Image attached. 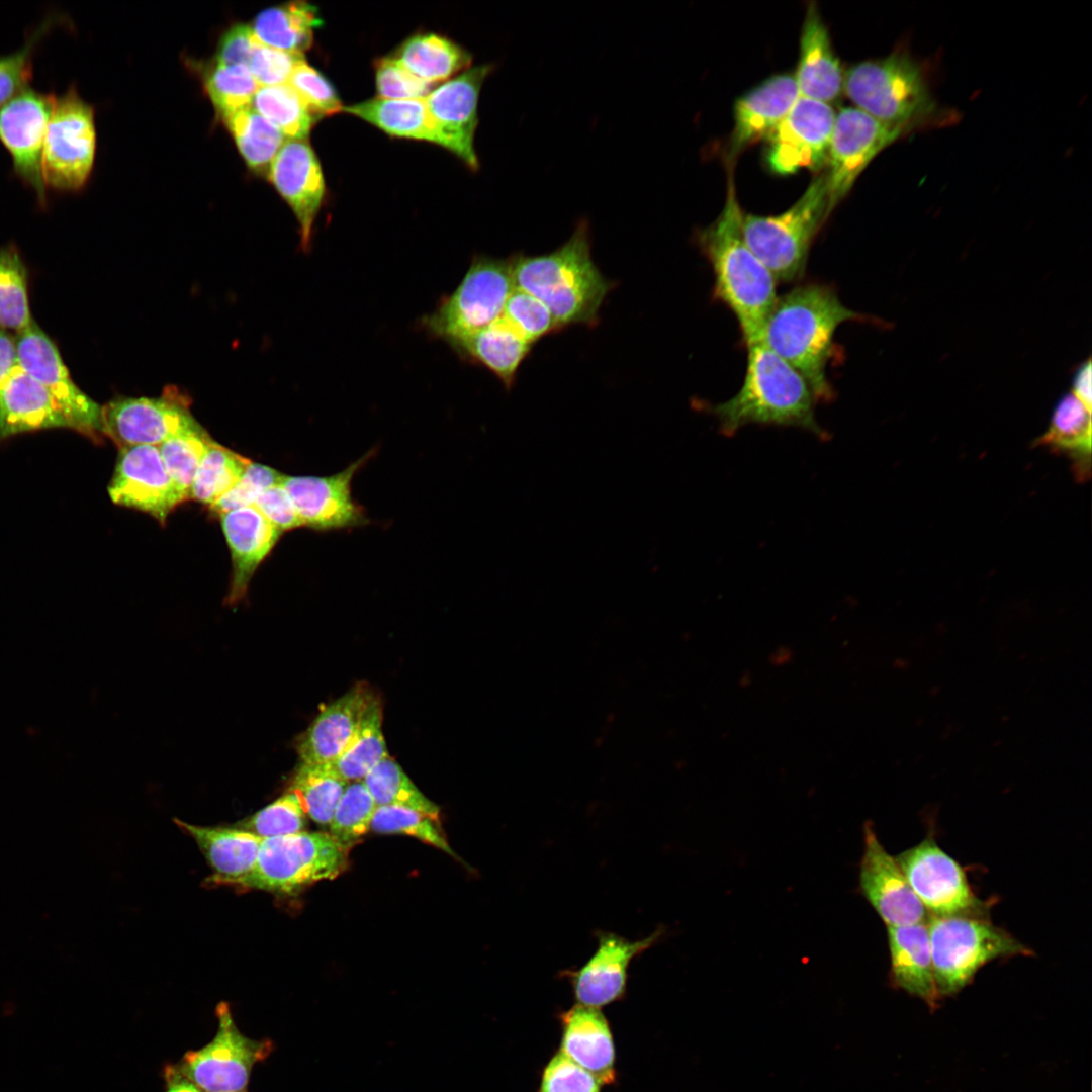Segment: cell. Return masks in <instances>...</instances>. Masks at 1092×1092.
I'll list each match as a JSON object with an SVG mask.
<instances>
[{
    "instance_id": "8d00e7d4",
    "label": "cell",
    "mask_w": 1092,
    "mask_h": 1092,
    "mask_svg": "<svg viewBox=\"0 0 1092 1092\" xmlns=\"http://www.w3.org/2000/svg\"><path fill=\"white\" fill-rule=\"evenodd\" d=\"M228 130L250 170L267 176L285 136L252 106L223 118Z\"/></svg>"
},
{
    "instance_id": "7c38bea8",
    "label": "cell",
    "mask_w": 1092,
    "mask_h": 1092,
    "mask_svg": "<svg viewBox=\"0 0 1092 1092\" xmlns=\"http://www.w3.org/2000/svg\"><path fill=\"white\" fill-rule=\"evenodd\" d=\"M218 1028L213 1039L188 1051L177 1064L180 1071L204 1092H240L248 1085L254 1065L273 1051L270 1039H252L234 1022L228 1003L216 1007Z\"/></svg>"
},
{
    "instance_id": "e7e4bbea",
    "label": "cell",
    "mask_w": 1092,
    "mask_h": 1092,
    "mask_svg": "<svg viewBox=\"0 0 1092 1092\" xmlns=\"http://www.w3.org/2000/svg\"><path fill=\"white\" fill-rule=\"evenodd\" d=\"M240 1092H246V1091L244 1090V1091H240Z\"/></svg>"
},
{
    "instance_id": "52a82bcc",
    "label": "cell",
    "mask_w": 1092,
    "mask_h": 1092,
    "mask_svg": "<svg viewBox=\"0 0 1092 1092\" xmlns=\"http://www.w3.org/2000/svg\"><path fill=\"white\" fill-rule=\"evenodd\" d=\"M927 926L939 997L961 991L982 967L994 960L1033 954L988 917L930 916Z\"/></svg>"
},
{
    "instance_id": "6da1fadb",
    "label": "cell",
    "mask_w": 1092,
    "mask_h": 1092,
    "mask_svg": "<svg viewBox=\"0 0 1092 1092\" xmlns=\"http://www.w3.org/2000/svg\"><path fill=\"white\" fill-rule=\"evenodd\" d=\"M850 321H875L848 308L832 285L798 284L778 296L763 330L764 343L807 382L816 401L834 397L827 376L837 329Z\"/></svg>"
},
{
    "instance_id": "ba28073f",
    "label": "cell",
    "mask_w": 1092,
    "mask_h": 1092,
    "mask_svg": "<svg viewBox=\"0 0 1092 1092\" xmlns=\"http://www.w3.org/2000/svg\"><path fill=\"white\" fill-rule=\"evenodd\" d=\"M352 847L331 833L306 832L263 839L253 870L234 885L292 895L333 880L348 867Z\"/></svg>"
},
{
    "instance_id": "ee69618b",
    "label": "cell",
    "mask_w": 1092,
    "mask_h": 1092,
    "mask_svg": "<svg viewBox=\"0 0 1092 1092\" xmlns=\"http://www.w3.org/2000/svg\"><path fill=\"white\" fill-rule=\"evenodd\" d=\"M32 323L24 263L15 247H2L0 248V327L20 332Z\"/></svg>"
},
{
    "instance_id": "d4e9b609",
    "label": "cell",
    "mask_w": 1092,
    "mask_h": 1092,
    "mask_svg": "<svg viewBox=\"0 0 1092 1092\" xmlns=\"http://www.w3.org/2000/svg\"><path fill=\"white\" fill-rule=\"evenodd\" d=\"M218 517L232 557L225 604L234 606L246 596L256 569L272 551L282 532L254 506L230 511Z\"/></svg>"
},
{
    "instance_id": "277c9868",
    "label": "cell",
    "mask_w": 1092,
    "mask_h": 1092,
    "mask_svg": "<svg viewBox=\"0 0 1092 1092\" xmlns=\"http://www.w3.org/2000/svg\"><path fill=\"white\" fill-rule=\"evenodd\" d=\"M747 363L735 395L711 406L720 431L731 436L749 424L796 427L826 439L815 416L817 402L805 379L762 339L745 344Z\"/></svg>"
},
{
    "instance_id": "f1b7e54d",
    "label": "cell",
    "mask_w": 1092,
    "mask_h": 1092,
    "mask_svg": "<svg viewBox=\"0 0 1092 1092\" xmlns=\"http://www.w3.org/2000/svg\"><path fill=\"white\" fill-rule=\"evenodd\" d=\"M927 922L887 927L890 981L893 986L918 997L933 1008L939 995L935 986Z\"/></svg>"
},
{
    "instance_id": "681fc988",
    "label": "cell",
    "mask_w": 1092,
    "mask_h": 1092,
    "mask_svg": "<svg viewBox=\"0 0 1092 1092\" xmlns=\"http://www.w3.org/2000/svg\"><path fill=\"white\" fill-rule=\"evenodd\" d=\"M58 17H47L26 38L25 43L7 55H0V107L21 90L29 86L33 75V57L46 34L58 22Z\"/></svg>"
},
{
    "instance_id": "4fadbf2b",
    "label": "cell",
    "mask_w": 1092,
    "mask_h": 1092,
    "mask_svg": "<svg viewBox=\"0 0 1092 1092\" xmlns=\"http://www.w3.org/2000/svg\"><path fill=\"white\" fill-rule=\"evenodd\" d=\"M191 399L177 386L168 385L156 397H116L102 406V434L118 449L159 446L195 426Z\"/></svg>"
},
{
    "instance_id": "e0dca14e",
    "label": "cell",
    "mask_w": 1092,
    "mask_h": 1092,
    "mask_svg": "<svg viewBox=\"0 0 1092 1092\" xmlns=\"http://www.w3.org/2000/svg\"><path fill=\"white\" fill-rule=\"evenodd\" d=\"M56 96L30 86L0 107V142L12 159L15 175L47 203L42 153Z\"/></svg>"
},
{
    "instance_id": "9a60e30c",
    "label": "cell",
    "mask_w": 1092,
    "mask_h": 1092,
    "mask_svg": "<svg viewBox=\"0 0 1092 1092\" xmlns=\"http://www.w3.org/2000/svg\"><path fill=\"white\" fill-rule=\"evenodd\" d=\"M903 133L854 106L836 113L823 171L830 214L874 158Z\"/></svg>"
},
{
    "instance_id": "4316f807",
    "label": "cell",
    "mask_w": 1092,
    "mask_h": 1092,
    "mask_svg": "<svg viewBox=\"0 0 1092 1092\" xmlns=\"http://www.w3.org/2000/svg\"><path fill=\"white\" fill-rule=\"evenodd\" d=\"M559 1052L595 1075L603 1085L615 1084V1043L603 1012L576 1003L559 1014Z\"/></svg>"
},
{
    "instance_id": "74e56055",
    "label": "cell",
    "mask_w": 1092,
    "mask_h": 1092,
    "mask_svg": "<svg viewBox=\"0 0 1092 1092\" xmlns=\"http://www.w3.org/2000/svg\"><path fill=\"white\" fill-rule=\"evenodd\" d=\"M381 703L374 695L369 700L359 728L342 755L330 765L347 782L363 780L385 756Z\"/></svg>"
},
{
    "instance_id": "8fae6325",
    "label": "cell",
    "mask_w": 1092,
    "mask_h": 1092,
    "mask_svg": "<svg viewBox=\"0 0 1092 1092\" xmlns=\"http://www.w3.org/2000/svg\"><path fill=\"white\" fill-rule=\"evenodd\" d=\"M895 858L929 916L988 917V904L975 894L963 867L932 833Z\"/></svg>"
},
{
    "instance_id": "5b68a950",
    "label": "cell",
    "mask_w": 1092,
    "mask_h": 1092,
    "mask_svg": "<svg viewBox=\"0 0 1092 1092\" xmlns=\"http://www.w3.org/2000/svg\"><path fill=\"white\" fill-rule=\"evenodd\" d=\"M843 92L854 107L903 132L936 112L922 67L906 51L851 66L844 72Z\"/></svg>"
},
{
    "instance_id": "5bb4252c",
    "label": "cell",
    "mask_w": 1092,
    "mask_h": 1092,
    "mask_svg": "<svg viewBox=\"0 0 1092 1092\" xmlns=\"http://www.w3.org/2000/svg\"><path fill=\"white\" fill-rule=\"evenodd\" d=\"M15 340L20 368L46 388L71 429L101 442L102 406L75 384L53 341L35 323L18 332Z\"/></svg>"
},
{
    "instance_id": "9c48e42d",
    "label": "cell",
    "mask_w": 1092,
    "mask_h": 1092,
    "mask_svg": "<svg viewBox=\"0 0 1092 1092\" xmlns=\"http://www.w3.org/2000/svg\"><path fill=\"white\" fill-rule=\"evenodd\" d=\"M514 288L510 258L475 255L457 287L420 325L450 346L500 317Z\"/></svg>"
},
{
    "instance_id": "db71d44e",
    "label": "cell",
    "mask_w": 1092,
    "mask_h": 1092,
    "mask_svg": "<svg viewBox=\"0 0 1092 1092\" xmlns=\"http://www.w3.org/2000/svg\"><path fill=\"white\" fill-rule=\"evenodd\" d=\"M603 1086L595 1075L558 1051L543 1068L538 1092H601Z\"/></svg>"
},
{
    "instance_id": "836d02e7",
    "label": "cell",
    "mask_w": 1092,
    "mask_h": 1092,
    "mask_svg": "<svg viewBox=\"0 0 1092 1092\" xmlns=\"http://www.w3.org/2000/svg\"><path fill=\"white\" fill-rule=\"evenodd\" d=\"M1037 445L1064 453L1074 462L1076 476L1084 480L1090 476L1091 411L1072 392L1062 396L1054 408L1046 432Z\"/></svg>"
},
{
    "instance_id": "f35d334b",
    "label": "cell",
    "mask_w": 1092,
    "mask_h": 1092,
    "mask_svg": "<svg viewBox=\"0 0 1092 1092\" xmlns=\"http://www.w3.org/2000/svg\"><path fill=\"white\" fill-rule=\"evenodd\" d=\"M348 783L330 764L300 762L290 790L298 796L308 818L329 825Z\"/></svg>"
},
{
    "instance_id": "680465c9",
    "label": "cell",
    "mask_w": 1092,
    "mask_h": 1092,
    "mask_svg": "<svg viewBox=\"0 0 1092 1092\" xmlns=\"http://www.w3.org/2000/svg\"><path fill=\"white\" fill-rule=\"evenodd\" d=\"M253 43L254 36L250 25L243 23L233 25L219 39L214 64L248 66Z\"/></svg>"
},
{
    "instance_id": "816d5d0a",
    "label": "cell",
    "mask_w": 1092,
    "mask_h": 1092,
    "mask_svg": "<svg viewBox=\"0 0 1092 1092\" xmlns=\"http://www.w3.org/2000/svg\"><path fill=\"white\" fill-rule=\"evenodd\" d=\"M309 111L318 119L342 111L343 106L332 84L305 60L293 69L287 82Z\"/></svg>"
},
{
    "instance_id": "d6a6232c",
    "label": "cell",
    "mask_w": 1092,
    "mask_h": 1092,
    "mask_svg": "<svg viewBox=\"0 0 1092 1092\" xmlns=\"http://www.w3.org/2000/svg\"><path fill=\"white\" fill-rule=\"evenodd\" d=\"M322 23L316 8L305 1L287 2L261 11L250 25L254 38L277 50L303 54Z\"/></svg>"
},
{
    "instance_id": "f907efd6",
    "label": "cell",
    "mask_w": 1092,
    "mask_h": 1092,
    "mask_svg": "<svg viewBox=\"0 0 1092 1092\" xmlns=\"http://www.w3.org/2000/svg\"><path fill=\"white\" fill-rule=\"evenodd\" d=\"M502 316L527 341L534 344L562 331L550 310L536 297L514 288Z\"/></svg>"
},
{
    "instance_id": "484cf974",
    "label": "cell",
    "mask_w": 1092,
    "mask_h": 1092,
    "mask_svg": "<svg viewBox=\"0 0 1092 1092\" xmlns=\"http://www.w3.org/2000/svg\"><path fill=\"white\" fill-rule=\"evenodd\" d=\"M372 696L366 686L358 685L323 709L296 743L301 762L336 761L353 740Z\"/></svg>"
},
{
    "instance_id": "b9f144b4",
    "label": "cell",
    "mask_w": 1092,
    "mask_h": 1092,
    "mask_svg": "<svg viewBox=\"0 0 1092 1092\" xmlns=\"http://www.w3.org/2000/svg\"><path fill=\"white\" fill-rule=\"evenodd\" d=\"M252 107L288 139H307L318 120L288 83L260 86Z\"/></svg>"
},
{
    "instance_id": "c3c4849f",
    "label": "cell",
    "mask_w": 1092,
    "mask_h": 1092,
    "mask_svg": "<svg viewBox=\"0 0 1092 1092\" xmlns=\"http://www.w3.org/2000/svg\"><path fill=\"white\" fill-rule=\"evenodd\" d=\"M306 817L298 796L289 789L236 826L262 839H268L304 831Z\"/></svg>"
},
{
    "instance_id": "bcb514c9",
    "label": "cell",
    "mask_w": 1092,
    "mask_h": 1092,
    "mask_svg": "<svg viewBox=\"0 0 1092 1092\" xmlns=\"http://www.w3.org/2000/svg\"><path fill=\"white\" fill-rule=\"evenodd\" d=\"M376 809L363 780L348 783L329 824L330 833L352 847L370 831Z\"/></svg>"
},
{
    "instance_id": "f546056e",
    "label": "cell",
    "mask_w": 1092,
    "mask_h": 1092,
    "mask_svg": "<svg viewBox=\"0 0 1092 1092\" xmlns=\"http://www.w3.org/2000/svg\"><path fill=\"white\" fill-rule=\"evenodd\" d=\"M55 428L71 429L46 388L19 368L0 388V442L17 434Z\"/></svg>"
},
{
    "instance_id": "3957f363",
    "label": "cell",
    "mask_w": 1092,
    "mask_h": 1092,
    "mask_svg": "<svg viewBox=\"0 0 1092 1092\" xmlns=\"http://www.w3.org/2000/svg\"><path fill=\"white\" fill-rule=\"evenodd\" d=\"M515 288L540 300L563 330L594 328L615 282L607 279L592 257L589 224L580 219L571 237L550 253L510 257Z\"/></svg>"
},
{
    "instance_id": "2e32d148",
    "label": "cell",
    "mask_w": 1092,
    "mask_h": 1092,
    "mask_svg": "<svg viewBox=\"0 0 1092 1092\" xmlns=\"http://www.w3.org/2000/svg\"><path fill=\"white\" fill-rule=\"evenodd\" d=\"M836 112L830 104L800 96L765 138V162L781 176L800 169L820 172L826 166Z\"/></svg>"
},
{
    "instance_id": "6125c7cd",
    "label": "cell",
    "mask_w": 1092,
    "mask_h": 1092,
    "mask_svg": "<svg viewBox=\"0 0 1092 1092\" xmlns=\"http://www.w3.org/2000/svg\"><path fill=\"white\" fill-rule=\"evenodd\" d=\"M163 1075L166 1092H204L197 1084L186 1077L177 1065H167Z\"/></svg>"
},
{
    "instance_id": "60d3db41",
    "label": "cell",
    "mask_w": 1092,
    "mask_h": 1092,
    "mask_svg": "<svg viewBox=\"0 0 1092 1092\" xmlns=\"http://www.w3.org/2000/svg\"><path fill=\"white\" fill-rule=\"evenodd\" d=\"M377 807L397 806L426 814L438 821L439 807L428 799L389 755L363 779Z\"/></svg>"
},
{
    "instance_id": "e575fe53",
    "label": "cell",
    "mask_w": 1092,
    "mask_h": 1092,
    "mask_svg": "<svg viewBox=\"0 0 1092 1092\" xmlns=\"http://www.w3.org/2000/svg\"><path fill=\"white\" fill-rule=\"evenodd\" d=\"M392 57L416 77L430 84L469 69L472 62V56L465 49L432 32L411 36Z\"/></svg>"
},
{
    "instance_id": "7bdbcfd3",
    "label": "cell",
    "mask_w": 1092,
    "mask_h": 1092,
    "mask_svg": "<svg viewBox=\"0 0 1092 1092\" xmlns=\"http://www.w3.org/2000/svg\"><path fill=\"white\" fill-rule=\"evenodd\" d=\"M211 441L198 423L158 446L166 470L183 503L189 500L195 474Z\"/></svg>"
},
{
    "instance_id": "ffe728a7",
    "label": "cell",
    "mask_w": 1092,
    "mask_h": 1092,
    "mask_svg": "<svg viewBox=\"0 0 1092 1092\" xmlns=\"http://www.w3.org/2000/svg\"><path fill=\"white\" fill-rule=\"evenodd\" d=\"M368 452L344 470L330 476H286L281 485L290 496L303 526L330 531L363 526L369 522L352 497L356 472L370 459Z\"/></svg>"
},
{
    "instance_id": "94428289",
    "label": "cell",
    "mask_w": 1092,
    "mask_h": 1092,
    "mask_svg": "<svg viewBox=\"0 0 1092 1092\" xmlns=\"http://www.w3.org/2000/svg\"><path fill=\"white\" fill-rule=\"evenodd\" d=\"M1091 365V360L1088 358L1077 368L1073 377L1072 391V393L1090 411L1092 404Z\"/></svg>"
},
{
    "instance_id": "f5cc1de1",
    "label": "cell",
    "mask_w": 1092,
    "mask_h": 1092,
    "mask_svg": "<svg viewBox=\"0 0 1092 1092\" xmlns=\"http://www.w3.org/2000/svg\"><path fill=\"white\" fill-rule=\"evenodd\" d=\"M283 476L269 466L252 462L238 483L209 509L219 516L230 511L253 506L263 491L281 483Z\"/></svg>"
},
{
    "instance_id": "7dc6e473",
    "label": "cell",
    "mask_w": 1092,
    "mask_h": 1092,
    "mask_svg": "<svg viewBox=\"0 0 1092 1092\" xmlns=\"http://www.w3.org/2000/svg\"><path fill=\"white\" fill-rule=\"evenodd\" d=\"M370 830L380 834L411 836L451 856H456L439 826H437V821L410 808L397 806L377 807Z\"/></svg>"
},
{
    "instance_id": "7402d4cb",
    "label": "cell",
    "mask_w": 1092,
    "mask_h": 1092,
    "mask_svg": "<svg viewBox=\"0 0 1092 1092\" xmlns=\"http://www.w3.org/2000/svg\"><path fill=\"white\" fill-rule=\"evenodd\" d=\"M108 493L114 504L147 513L161 524L183 503L159 447L152 445L119 449Z\"/></svg>"
},
{
    "instance_id": "11a10c76",
    "label": "cell",
    "mask_w": 1092,
    "mask_h": 1092,
    "mask_svg": "<svg viewBox=\"0 0 1092 1092\" xmlns=\"http://www.w3.org/2000/svg\"><path fill=\"white\" fill-rule=\"evenodd\" d=\"M375 81L379 98L420 99L430 93L432 84L416 77L392 56L375 61Z\"/></svg>"
},
{
    "instance_id": "cb8c5ba5",
    "label": "cell",
    "mask_w": 1092,
    "mask_h": 1092,
    "mask_svg": "<svg viewBox=\"0 0 1092 1092\" xmlns=\"http://www.w3.org/2000/svg\"><path fill=\"white\" fill-rule=\"evenodd\" d=\"M800 93L792 74L774 75L740 96L734 104V124L727 145V162L766 138L789 113Z\"/></svg>"
},
{
    "instance_id": "30bf717a",
    "label": "cell",
    "mask_w": 1092,
    "mask_h": 1092,
    "mask_svg": "<svg viewBox=\"0 0 1092 1092\" xmlns=\"http://www.w3.org/2000/svg\"><path fill=\"white\" fill-rule=\"evenodd\" d=\"M94 116V107L80 96L75 85L56 96L42 153L47 188L72 192L86 185L96 154Z\"/></svg>"
},
{
    "instance_id": "6f0895ef",
    "label": "cell",
    "mask_w": 1092,
    "mask_h": 1092,
    "mask_svg": "<svg viewBox=\"0 0 1092 1092\" xmlns=\"http://www.w3.org/2000/svg\"><path fill=\"white\" fill-rule=\"evenodd\" d=\"M253 506L282 533L303 527L290 496L281 483L263 491Z\"/></svg>"
},
{
    "instance_id": "603a6c76",
    "label": "cell",
    "mask_w": 1092,
    "mask_h": 1092,
    "mask_svg": "<svg viewBox=\"0 0 1092 1092\" xmlns=\"http://www.w3.org/2000/svg\"><path fill=\"white\" fill-rule=\"evenodd\" d=\"M267 177L298 222L301 249L309 251L326 186L320 161L307 139H287L274 158Z\"/></svg>"
},
{
    "instance_id": "ab89813d",
    "label": "cell",
    "mask_w": 1092,
    "mask_h": 1092,
    "mask_svg": "<svg viewBox=\"0 0 1092 1092\" xmlns=\"http://www.w3.org/2000/svg\"><path fill=\"white\" fill-rule=\"evenodd\" d=\"M251 463L212 440L195 474L189 500L212 506L238 483Z\"/></svg>"
},
{
    "instance_id": "d6986e66",
    "label": "cell",
    "mask_w": 1092,
    "mask_h": 1092,
    "mask_svg": "<svg viewBox=\"0 0 1092 1092\" xmlns=\"http://www.w3.org/2000/svg\"><path fill=\"white\" fill-rule=\"evenodd\" d=\"M492 70L491 64L469 68L424 97L437 144L451 151L473 171L479 168L474 150L479 93Z\"/></svg>"
},
{
    "instance_id": "9f6ffc18",
    "label": "cell",
    "mask_w": 1092,
    "mask_h": 1092,
    "mask_svg": "<svg viewBox=\"0 0 1092 1092\" xmlns=\"http://www.w3.org/2000/svg\"><path fill=\"white\" fill-rule=\"evenodd\" d=\"M302 60H305L303 54L267 47L254 38L248 68L259 87L275 86L286 84L294 67Z\"/></svg>"
},
{
    "instance_id": "44dd1931",
    "label": "cell",
    "mask_w": 1092,
    "mask_h": 1092,
    "mask_svg": "<svg viewBox=\"0 0 1092 1092\" xmlns=\"http://www.w3.org/2000/svg\"><path fill=\"white\" fill-rule=\"evenodd\" d=\"M863 845L859 890L887 927L927 922L928 912L870 822L863 825Z\"/></svg>"
},
{
    "instance_id": "ac0fdd59",
    "label": "cell",
    "mask_w": 1092,
    "mask_h": 1092,
    "mask_svg": "<svg viewBox=\"0 0 1092 1092\" xmlns=\"http://www.w3.org/2000/svg\"><path fill=\"white\" fill-rule=\"evenodd\" d=\"M656 929L649 936L629 940L617 933L597 930L596 951L580 968L566 969L560 978L569 982L577 1004L601 1009L624 999L628 971L633 960L652 947L662 937Z\"/></svg>"
},
{
    "instance_id": "f6af8a7d",
    "label": "cell",
    "mask_w": 1092,
    "mask_h": 1092,
    "mask_svg": "<svg viewBox=\"0 0 1092 1092\" xmlns=\"http://www.w3.org/2000/svg\"><path fill=\"white\" fill-rule=\"evenodd\" d=\"M203 84L218 115L223 118L252 106L259 85L246 65H211Z\"/></svg>"
},
{
    "instance_id": "8992f818",
    "label": "cell",
    "mask_w": 1092,
    "mask_h": 1092,
    "mask_svg": "<svg viewBox=\"0 0 1092 1092\" xmlns=\"http://www.w3.org/2000/svg\"><path fill=\"white\" fill-rule=\"evenodd\" d=\"M829 216L826 180L821 172L785 211L766 216L744 214L743 233L777 283H794L804 277L812 243Z\"/></svg>"
},
{
    "instance_id": "4dcf8cb0",
    "label": "cell",
    "mask_w": 1092,
    "mask_h": 1092,
    "mask_svg": "<svg viewBox=\"0 0 1092 1092\" xmlns=\"http://www.w3.org/2000/svg\"><path fill=\"white\" fill-rule=\"evenodd\" d=\"M533 346L503 316L450 345L463 360L490 371L506 389L515 384L518 371Z\"/></svg>"
},
{
    "instance_id": "d590c367",
    "label": "cell",
    "mask_w": 1092,
    "mask_h": 1092,
    "mask_svg": "<svg viewBox=\"0 0 1092 1092\" xmlns=\"http://www.w3.org/2000/svg\"><path fill=\"white\" fill-rule=\"evenodd\" d=\"M342 111L363 119L391 136L437 144L424 98L394 100L378 97L344 106Z\"/></svg>"
},
{
    "instance_id": "1f68e13d",
    "label": "cell",
    "mask_w": 1092,
    "mask_h": 1092,
    "mask_svg": "<svg viewBox=\"0 0 1092 1092\" xmlns=\"http://www.w3.org/2000/svg\"><path fill=\"white\" fill-rule=\"evenodd\" d=\"M175 822L205 856L214 871V882L235 884L253 870L263 841L259 836L237 826H199L179 819Z\"/></svg>"
},
{
    "instance_id": "83f0119b",
    "label": "cell",
    "mask_w": 1092,
    "mask_h": 1092,
    "mask_svg": "<svg viewBox=\"0 0 1092 1092\" xmlns=\"http://www.w3.org/2000/svg\"><path fill=\"white\" fill-rule=\"evenodd\" d=\"M794 78L800 96L828 104L837 100L844 89V71L814 2L806 9Z\"/></svg>"
},
{
    "instance_id": "7a4b0ae2",
    "label": "cell",
    "mask_w": 1092,
    "mask_h": 1092,
    "mask_svg": "<svg viewBox=\"0 0 1092 1092\" xmlns=\"http://www.w3.org/2000/svg\"><path fill=\"white\" fill-rule=\"evenodd\" d=\"M729 175L724 206L715 220L695 234L713 277V298L735 316L744 344L762 339L778 298V284L751 250L743 233V215Z\"/></svg>"
},
{
    "instance_id": "91938a15",
    "label": "cell",
    "mask_w": 1092,
    "mask_h": 1092,
    "mask_svg": "<svg viewBox=\"0 0 1092 1092\" xmlns=\"http://www.w3.org/2000/svg\"><path fill=\"white\" fill-rule=\"evenodd\" d=\"M19 368L16 340L0 327V388Z\"/></svg>"
},
{
    "instance_id": "be15d7a7",
    "label": "cell",
    "mask_w": 1092,
    "mask_h": 1092,
    "mask_svg": "<svg viewBox=\"0 0 1092 1092\" xmlns=\"http://www.w3.org/2000/svg\"><path fill=\"white\" fill-rule=\"evenodd\" d=\"M793 659V650L788 646L776 648L769 655V662L775 666H784Z\"/></svg>"
}]
</instances>
